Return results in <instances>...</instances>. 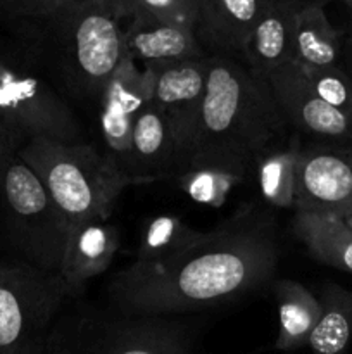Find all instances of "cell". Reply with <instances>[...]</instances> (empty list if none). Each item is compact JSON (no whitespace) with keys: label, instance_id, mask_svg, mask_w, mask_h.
<instances>
[{"label":"cell","instance_id":"obj_26","mask_svg":"<svg viewBox=\"0 0 352 354\" xmlns=\"http://www.w3.org/2000/svg\"><path fill=\"white\" fill-rule=\"evenodd\" d=\"M124 17L152 16L195 28L197 0H114Z\"/></svg>","mask_w":352,"mask_h":354},{"label":"cell","instance_id":"obj_1","mask_svg":"<svg viewBox=\"0 0 352 354\" xmlns=\"http://www.w3.org/2000/svg\"><path fill=\"white\" fill-rule=\"evenodd\" d=\"M276 227L268 213L248 207L204 234L161 266L131 263L107 286L110 304L130 313L176 317L228 303L264 286L278 265Z\"/></svg>","mask_w":352,"mask_h":354},{"label":"cell","instance_id":"obj_12","mask_svg":"<svg viewBox=\"0 0 352 354\" xmlns=\"http://www.w3.org/2000/svg\"><path fill=\"white\" fill-rule=\"evenodd\" d=\"M150 68L155 75L152 106L168 118L176 144L182 151L183 162L192 149L200 106L206 93L207 55Z\"/></svg>","mask_w":352,"mask_h":354},{"label":"cell","instance_id":"obj_11","mask_svg":"<svg viewBox=\"0 0 352 354\" xmlns=\"http://www.w3.org/2000/svg\"><path fill=\"white\" fill-rule=\"evenodd\" d=\"M268 85L286 123L323 144L352 151V120L314 92L306 73L295 61L276 68L269 75Z\"/></svg>","mask_w":352,"mask_h":354},{"label":"cell","instance_id":"obj_19","mask_svg":"<svg viewBox=\"0 0 352 354\" xmlns=\"http://www.w3.org/2000/svg\"><path fill=\"white\" fill-rule=\"evenodd\" d=\"M293 234L314 259L352 273V228L344 218L295 209Z\"/></svg>","mask_w":352,"mask_h":354},{"label":"cell","instance_id":"obj_23","mask_svg":"<svg viewBox=\"0 0 352 354\" xmlns=\"http://www.w3.org/2000/svg\"><path fill=\"white\" fill-rule=\"evenodd\" d=\"M302 147L299 137L268 149L254 161L257 169V183L261 196L269 206H295V168L299 151Z\"/></svg>","mask_w":352,"mask_h":354},{"label":"cell","instance_id":"obj_2","mask_svg":"<svg viewBox=\"0 0 352 354\" xmlns=\"http://www.w3.org/2000/svg\"><path fill=\"white\" fill-rule=\"evenodd\" d=\"M285 137L286 121L268 82L228 55H207L206 93L188 156L209 152L254 165Z\"/></svg>","mask_w":352,"mask_h":354},{"label":"cell","instance_id":"obj_14","mask_svg":"<svg viewBox=\"0 0 352 354\" xmlns=\"http://www.w3.org/2000/svg\"><path fill=\"white\" fill-rule=\"evenodd\" d=\"M124 57L145 66L204 57L195 28L152 16H133L123 30Z\"/></svg>","mask_w":352,"mask_h":354},{"label":"cell","instance_id":"obj_7","mask_svg":"<svg viewBox=\"0 0 352 354\" xmlns=\"http://www.w3.org/2000/svg\"><path fill=\"white\" fill-rule=\"evenodd\" d=\"M69 299L61 275L26 261L0 263V354H43Z\"/></svg>","mask_w":352,"mask_h":354},{"label":"cell","instance_id":"obj_22","mask_svg":"<svg viewBox=\"0 0 352 354\" xmlns=\"http://www.w3.org/2000/svg\"><path fill=\"white\" fill-rule=\"evenodd\" d=\"M320 318L307 346L313 354H344L352 339V292L328 283L321 289Z\"/></svg>","mask_w":352,"mask_h":354},{"label":"cell","instance_id":"obj_20","mask_svg":"<svg viewBox=\"0 0 352 354\" xmlns=\"http://www.w3.org/2000/svg\"><path fill=\"white\" fill-rule=\"evenodd\" d=\"M342 35L328 19L324 7H300L293 24V59L302 69L340 64Z\"/></svg>","mask_w":352,"mask_h":354},{"label":"cell","instance_id":"obj_8","mask_svg":"<svg viewBox=\"0 0 352 354\" xmlns=\"http://www.w3.org/2000/svg\"><path fill=\"white\" fill-rule=\"evenodd\" d=\"M0 121L24 140L43 137L79 144L81 130L68 104L41 78L0 61Z\"/></svg>","mask_w":352,"mask_h":354},{"label":"cell","instance_id":"obj_13","mask_svg":"<svg viewBox=\"0 0 352 354\" xmlns=\"http://www.w3.org/2000/svg\"><path fill=\"white\" fill-rule=\"evenodd\" d=\"M182 159L168 118L150 104L135 123L124 175L130 176L135 185L173 178Z\"/></svg>","mask_w":352,"mask_h":354},{"label":"cell","instance_id":"obj_9","mask_svg":"<svg viewBox=\"0 0 352 354\" xmlns=\"http://www.w3.org/2000/svg\"><path fill=\"white\" fill-rule=\"evenodd\" d=\"M154 80L150 66L138 68L137 62L124 57L100 92V131L106 154L114 159L123 173L135 123L152 104Z\"/></svg>","mask_w":352,"mask_h":354},{"label":"cell","instance_id":"obj_29","mask_svg":"<svg viewBox=\"0 0 352 354\" xmlns=\"http://www.w3.org/2000/svg\"><path fill=\"white\" fill-rule=\"evenodd\" d=\"M292 3H295L297 7H307V6H320V7H324L326 6L330 0H290Z\"/></svg>","mask_w":352,"mask_h":354},{"label":"cell","instance_id":"obj_32","mask_svg":"<svg viewBox=\"0 0 352 354\" xmlns=\"http://www.w3.org/2000/svg\"><path fill=\"white\" fill-rule=\"evenodd\" d=\"M344 220H345V223H347V225H349V227H351V228H352V214H349V216H345V218H344Z\"/></svg>","mask_w":352,"mask_h":354},{"label":"cell","instance_id":"obj_6","mask_svg":"<svg viewBox=\"0 0 352 354\" xmlns=\"http://www.w3.org/2000/svg\"><path fill=\"white\" fill-rule=\"evenodd\" d=\"M3 221L24 261L48 273H61L69 223L33 169L19 158L10 161L2 187Z\"/></svg>","mask_w":352,"mask_h":354},{"label":"cell","instance_id":"obj_5","mask_svg":"<svg viewBox=\"0 0 352 354\" xmlns=\"http://www.w3.org/2000/svg\"><path fill=\"white\" fill-rule=\"evenodd\" d=\"M17 156L40 178L69 228L107 220L121 192L135 185L113 158L85 142L62 144L37 137L28 140Z\"/></svg>","mask_w":352,"mask_h":354},{"label":"cell","instance_id":"obj_30","mask_svg":"<svg viewBox=\"0 0 352 354\" xmlns=\"http://www.w3.org/2000/svg\"><path fill=\"white\" fill-rule=\"evenodd\" d=\"M345 50H347V54L352 57V35L345 40Z\"/></svg>","mask_w":352,"mask_h":354},{"label":"cell","instance_id":"obj_15","mask_svg":"<svg viewBox=\"0 0 352 354\" xmlns=\"http://www.w3.org/2000/svg\"><path fill=\"white\" fill-rule=\"evenodd\" d=\"M121 235L107 220L88 221L71 228L61 279L69 299H78L88 280L102 275L119 249Z\"/></svg>","mask_w":352,"mask_h":354},{"label":"cell","instance_id":"obj_24","mask_svg":"<svg viewBox=\"0 0 352 354\" xmlns=\"http://www.w3.org/2000/svg\"><path fill=\"white\" fill-rule=\"evenodd\" d=\"M206 232L195 230L178 216L162 214L145 227L140 248L133 263L140 266H161L173 261L204 237Z\"/></svg>","mask_w":352,"mask_h":354},{"label":"cell","instance_id":"obj_3","mask_svg":"<svg viewBox=\"0 0 352 354\" xmlns=\"http://www.w3.org/2000/svg\"><path fill=\"white\" fill-rule=\"evenodd\" d=\"M123 19L114 0L64 3L47 17L52 76L69 95L99 102L104 85L124 59Z\"/></svg>","mask_w":352,"mask_h":354},{"label":"cell","instance_id":"obj_27","mask_svg":"<svg viewBox=\"0 0 352 354\" xmlns=\"http://www.w3.org/2000/svg\"><path fill=\"white\" fill-rule=\"evenodd\" d=\"M62 6L61 0H0V16L9 19H47Z\"/></svg>","mask_w":352,"mask_h":354},{"label":"cell","instance_id":"obj_16","mask_svg":"<svg viewBox=\"0 0 352 354\" xmlns=\"http://www.w3.org/2000/svg\"><path fill=\"white\" fill-rule=\"evenodd\" d=\"M299 7L290 0H268L261 17L248 35L242 55L259 80L293 59V24Z\"/></svg>","mask_w":352,"mask_h":354},{"label":"cell","instance_id":"obj_18","mask_svg":"<svg viewBox=\"0 0 352 354\" xmlns=\"http://www.w3.org/2000/svg\"><path fill=\"white\" fill-rule=\"evenodd\" d=\"M252 165L242 159L209 152H193L182 162L173 178L183 192L204 206L219 207L231 190L244 182Z\"/></svg>","mask_w":352,"mask_h":354},{"label":"cell","instance_id":"obj_33","mask_svg":"<svg viewBox=\"0 0 352 354\" xmlns=\"http://www.w3.org/2000/svg\"><path fill=\"white\" fill-rule=\"evenodd\" d=\"M62 3H76V2H83V0H61Z\"/></svg>","mask_w":352,"mask_h":354},{"label":"cell","instance_id":"obj_28","mask_svg":"<svg viewBox=\"0 0 352 354\" xmlns=\"http://www.w3.org/2000/svg\"><path fill=\"white\" fill-rule=\"evenodd\" d=\"M24 144H26V140L19 133H16L12 128L0 121V187H2L3 175H6L10 161L16 158Z\"/></svg>","mask_w":352,"mask_h":354},{"label":"cell","instance_id":"obj_34","mask_svg":"<svg viewBox=\"0 0 352 354\" xmlns=\"http://www.w3.org/2000/svg\"><path fill=\"white\" fill-rule=\"evenodd\" d=\"M342 2H344L349 9H352V0H342Z\"/></svg>","mask_w":352,"mask_h":354},{"label":"cell","instance_id":"obj_4","mask_svg":"<svg viewBox=\"0 0 352 354\" xmlns=\"http://www.w3.org/2000/svg\"><path fill=\"white\" fill-rule=\"evenodd\" d=\"M43 354H193L188 325L173 317L79 303L62 308Z\"/></svg>","mask_w":352,"mask_h":354},{"label":"cell","instance_id":"obj_25","mask_svg":"<svg viewBox=\"0 0 352 354\" xmlns=\"http://www.w3.org/2000/svg\"><path fill=\"white\" fill-rule=\"evenodd\" d=\"M314 92L331 107L352 120V76L347 66L335 64L326 68L302 69Z\"/></svg>","mask_w":352,"mask_h":354},{"label":"cell","instance_id":"obj_10","mask_svg":"<svg viewBox=\"0 0 352 354\" xmlns=\"http://www.w3.org/2000/svg\"><path fill=\"white\" fill-rule=\"evenodd\" d=\"M293 207L340 218L352 214V151L323 142L302 145Z\"/></svg>","mask_w":352,"mask_h":354},{"label":"cell","instance_id":"obj_21","mask_svg":"<svg viewBox=\"0 0 352 354\" xmlns=\"http://www.w3.org/2000/svg\"><path fill=\"white\" fill-rule=\"evenodd\" d=\"M273 294L278 303L280 332L275 348L293 351L307 346L314 325L320 318V301L302 283L282 279L273 283Z\"/></svg>","mask_w":352,"mask_h":354},{"label":"cell","instance_id":"obj_17","mask_svg":"<svg viewBox=\"0 0 352 354\" xmlns=\"http://www.w3.org/2000/svg\"><path fill=\"white\" fill-rule=\"evenodd\" d=\"M268 0H197L200 41L224 54H242Z\"/></svg>","mask_w":352,"mask_h":354},{"label":"cell","instance_id":"obj_31","mask_svg":"<svg viewBox=\"0 0 352 354\" xmlns=\"http://www.w3.org/2000/svg\"><path fill=\"white\" fill-rule=\"evenodd\" d=\"M347 69H349V73H351V76H352V57L349 54H347Z\"/></svg>","mask_w":352,"mask_h":354}]
</instances>
